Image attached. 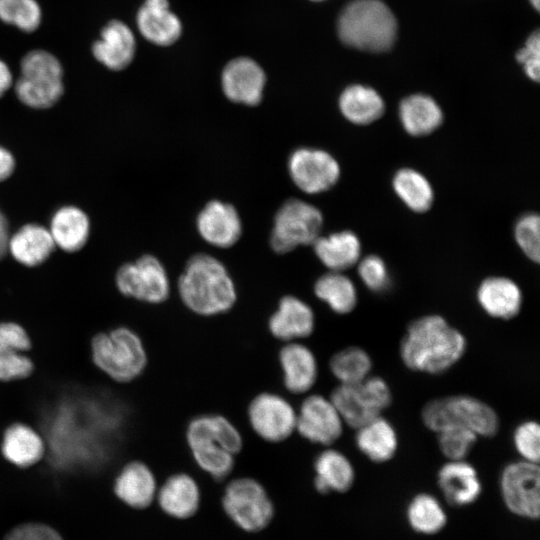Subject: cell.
Returning a JSON list of instances; mask_svg holds the SVG:
<instances>
[{
  "label": "cell",
  "mask_w": 540,
  "mask_h": 540,
  "mask_svg": "<svg viewBox=\"0 0 540 540\" xmlns=\"http://www.w3.org/2000/svg\"><path fill=\"white\" fill-rule=\"evenodd\" d=\"M161 509L172 517L185 519L196 513L200 490L193 477L186 473L169 476L156 494Z\"/></svg>",
  "instance_id": "obj_25"
},
{
  "label": "cell",
  "mask_w": 540,
  "mask_h": 540,
  "mask_svg": "<svg viewBox=\"0 0 540 540\" xmlns=\"http://www.w3.org/2000/svg\"><path fill=\"white\" fill-rule=\"evenodd\" d=\"M540 219L537 214L522 216L515 225V239L524 254L538 263L540 259Z\"/></svg>",
  "instance_id": "obj_41"
},
{
  "label": "cell",
  "mask_w": 540,
  "mask_h": 540,
  "mask_svg": "<svg viewBox=\"0 0 540 540\" xmlns=\"http://www.w3.org/2000/svg\"><path fill=\"white\" fill-rule=\"evenodd\" d=\"M117 500L132 509H145L157 494V482L151 467L141 459L125 462L113 480Z\"/></svg>",
  "instance_id": "obj_15"
},
{
  "label": "cell",
  "mask_w": 540,
  "mask_h": 540,
  "mask_svg": "<svg viewBox=\"0 0 540 540\" xmlns=\"http://www.w3.org/2000/svg\"><path fill=\"white\" fill-rule=\"evenodd\" d=\"M31 339L23 326L14 321L0 322V354L31 349Z\"/></svg>",
  "instance_id": "obj_45"
},
{
  "label": "cell",
  "mask_w": 540,
  "mask_h": 540,
  "mask_svg": "<svg viewBox=\"0 0 540 540\" xmlns=\"http://www.w3.org/2000/svg\"><path fill=\"white\" fill-rule=\"evenodd\" d=\"M266 76L263 69L248 57L231 60L223 69L221 85L225 96L249 106L261 102Z\"/></svg>",
  "instance_id": "obj_16"
},
{
  "label": "cell",
  "mask_w": 540,
  "mask_h": 540,
  "mask_svg": "<svg viewBox=\"0 0 540 540\" xmlns=\"http://www.w3.org/2000/svg\"><path fill=\"white\" fill-rule=\"evenodd\" d=\"M382 97L371 87L351 85L340 95L339 108L343 116L357 125L370 124L384 112Z\"/></svg>",
  "instance_id": "obj_32"
},
{
  "label": "cell",
  "mask_w": 540,
  "mask_h": 540,
  "mask_svg": "<svg viewBox=\"0 0 540 540\" xmlns=\"http://www.w3.org/2000/svg\"><path fill=\"white\" fill-rule=\"evenodd\" d=\"M530 2L536 10H539L540 0H530Z\"/></svg>",
  "instance_id": "obj_51"
},
{
  "label": "cell",
  "mask_w": 540,
  "mask_h": 540,
  "mask_svg": "<svg viewBox=\"0 0 540 540\" xmlns=\"http://www.w3.org/2000/svg\"><path fill=\"white\" fill-rule=\"evenodd\" d=\"M34 370L32 359L25 352L0 354V382H14L28 378Z\"/></svg>",
  "instance_id": "obj_42"
},
{
  "label": "cell",
  "mask_w": 540,
  "mask_h": 540,
  "mask_svg": "<svg viewBox=\"0 0 540 540\" xmlns=\"http://www.w3.org/2000/svg\"><path fill=\"white\" fill-rule=\"evenodd\" d=\"M90 348L93 364L116 383H131L148 369V347L141 335L128 326L95 334Z\"/></svg>",
  "instance_id": "obj_4"
},
{
  "label": "cell",
  "mask_w": 540,
  "mask_h": 540,
  "mask_svg": "<svg viewBox=\"0 0 540 540\" xmlns=\"http://www.w3.org/2000/svg\"><path fill=\"white\" fill-rule=\"evenodd\" d=\"M3 540H64L52 526L43 522L27 521L9 529Z\"/></svg>",
  "instance_id": "obj_44"
},
{
  "label": "cell",
  "mask_w": 540,
  "mask_h": 540,
  "mask_svg": "<svg viewBox=\"0 0 540 540\" xmlns=\"http://www.w3.org/2000/svg\"><path fill=\"white\" fill-rule=\"evenodd\" d=\"M9 238L8 222L4 214L0 211V259L8 251Z\"/></svg>",
  "instance_id": "obj_50"
},
{
  "label": "cell",
  "mask_w": 540,
  "mask_h": 540,
  "mask_svg": "<svg viewBox=\"0 0 540 540\" xmlns=\"http://www.w3.org/2000/svg\"><path fill=\"white\" fill-rule=\"evenodd\" d=\"M136 25L147 41L159 46L173 44L182 32L181 21L170 10L168 0H145L137 12Z\"/></svg>",
  "instance_id": "obj_24"
},
{
  "label": "cell",
  "mask_w": 540,
  "mask_h": 540,
  "mask_svg": "<svg viewBox=\"0 0 540 540\" xmlns=\"http://www.w3.org/2000/svg\"><path fill=\"white\" fill-rule=\"evenodd\" d=\"M15 168L13 155L5 148L0 146V182L11 176Z\"/></svg>",
  "instance_id": "obj_48"
},
{
  "label": "cell",
  "mask_w": 540,
  "mask_h": 540,
  "mask_svg": "<svg viewBox=\"0 0 540 540\" xmlns=\"http://www.w3.org/2000/svg\"><path fill=\"white\" fill-rule=\"evenodd\" d=\"M94 58L113 71L125 69L133 61L136 39L130 27L111 20L101 30L100 37L92 44Z\"/></svg>",
  "instance_id": "obj_20"
},
{
  "label": "cell",
  "mask_w": 540,
  "mask_h": 540,
  "mask_svg": "<svg viewBox=\"0 0 540 540\" xmlns=\"http://www.w3.org/2000/svg\"><path fill=\"white\" fill-rule=\"evenodd\" d=\"M344 422L329 397L307 395L296 417V432L305 440L330 447L342 435Z\"/></svg>",
  "instance_id": "obj_13"
},
{
  "label": "cell",
  "mask_w": 540,
  "mask_h": 540,
  "mask_svg": "<svg viewBox=\"0 0 540 540\" xmlns=\"http://www.w3.org/2000/svg\"><path fill=\"white\" fill-rule=\"evenodd\" d=\"M21 75L15 82L17 98L26 106L46 109L63 95V67L59 59L44 49H34L20 62Z\"/></svg>",
  "instance_id": "obj_7"
},
{
  "label": "cell",
  "mask_w": 540,
  "mask_h": 540,
  "mask_svg": "<svg viewBox=\"0 0 540 540\" xmlns=\"http://www.w3.org/2000/svg\"><path fill=\"white\" fill-rule=\"evenodd\" d=\"M373 362L366 350L358 346L345 347L329 360V370L339 384H357L371 375Z\"/></svg>",
  "instance_id": "obj_35"
},
{
  "label": "cell",
  "mask_w": 540,
  "mask_h": 540,
  "mask_svg": "<svg viewBox=\"0 0 540 540\" xmlns=\"http://www.w3.org/2000/svg\"><path fill=\"white\" fill-rule=\"evenodd\" d=\"M437 434V444L448 460H463L479 438L473 431L459 426L444 428Z\"/></svg>",
  "instance_id": "obj_39"
},
{
  "label": "cell",
  "mask_w": 540,
  "mask_h": 540,
  "mask_svg": "<svg viewBox=\"0 0 540 540\" xmlns=\"http://www.w3.org/2000/svg\"><path fill=\"white\" fill-rule=\"evenodd\" d=\"M365 397L373 409L381 415L392 403V392L388 383L379 376L369 375L359 382Z\"/></svg>",
  "instance_id": "obj_46"
},
{
  "label": "cell",
  "mask_w": 540,
  "mask_h": 540,
  "mask_svg": "<svg viewBox=\"0 0 540 540\" xmlns=\"http://www.w3.org/2000/svg\"><path fill=\"white\" fill-rule=\"evenodd\" d=\"M338 34L347 46L368 51L389 50L397 34V22L381 0H353L341 12Z\"/></svg>",
  "instance_id": "obj_5"
},
{
  "label": "cell",
  "mask_w": 540,
  "mask_h": 540,
  "mask_svg": "<svg viewBox=\"0 0 540 540\" xmlns=\"http://www.w3.org/2000/svg\"><path fill=\"white\" fill-rule=\"evenodd\" d=\"M0 20L32 33L41 24L42 10L37 0H0Z\"/></svg>",
  "instance_id": "obj_38"
},
{
  "label": "cell",
  "mask_w": 540,
  "mask_h": 540,
  "mask_svg": "<svg viewBox=\"0 0 540 540\" xmlns=\"http://www.w3.org/2000/svg\"><path fill=\"white\" fill-rule=\"evenodd\" d=\"M115 288L124 298L145 304H161L169 297L170 282L162 263L152 255L120 266Z\"/></svg>",
  "instance_id": "obj_9"
},
{
  "label": "cell",
  "mask_w": 540,
  "mask_h": 540,
  "mask_svg": "<svg viewBox=\"0 0 540 540\" xmlns=\"http://www.w3.org/2000/svg\"><path fill=\"white\" fill-rule=\"evenodd\" d=\"M315 489L321 494L346 492L355 480V470L349 458L339 450L327 447L314 462Z\"/></svg>",
  "instance_id": "obj_27"
},
{
  "label": "cell",
  "mask_w": 540,
  "mask_h": 540,
  "mask_svg": "<svg viewBox=\"0 0 540 540\" xmlns=\"http://www.w3.org/2000/svg\"><path fill=\"white\" fill-rule=\"evenodd\" d=\"M421 420L435 433L447 427L459 426L473 431L478 437H492L500 427L498 414L492 406L466 394L428 401L421 410Z\"/></svg>",
  "instance_id": "obj_6"
},
{
  "label": "cell",
  "mask_w": 540,
  "mask_h": 540,
  "mask_svg": "<svg viewBox=\"0 0 540 540\" xmlns=\"http://www.w3.org/2000/svg\"><path fill=\"white\" fill-rule=\"evenodd\" d=\"M315 326L316 318L311 306L293 295L282 297L268 320L270 334L283 343L308 338Z\"/></svg>",
  "instance_id": "obj_18"
},
{
  "label": "cell",
  "mask_w": 540,
  "mask_h": 540,
  "mask_svg": "<svg viewBox=\"0 0 540 540\" xmlns=\"http://www.w3.org/2000/svg\"><path fill=\"white\" fill-rule=\"evenodd\" d=\"M518 62L523 64L526 75L533 81H539L540 74V35L533 32L527 39L525 46L516 54Z\"/></svg>",
  "instance_id": "obj_47"
},
{
  "label": "cell",
  "mask_w": 540,
  "mask_h": 540,
  "mask_svg": "<svg viewBox=\"0 0 540 540\" xmlns=\"http://www.w3.org/2000/svg\"><path fill=\"white\" fill-rule=\"evenodd\" d=\"M185 437L195 463L217 480L231 473L235 457L243 448L240 430L230 419L217 413L192 418Z\"/></svg>",
  "instance_id": "obj_3"
},
{
  "label": "cell",
  "mask_w": 540,
  "mask_h": 540,
  "mask_svg": "<svg viewBox=\"0 0 540 540\" xmlns=\"http://www.w3.org/2000/svg\"><path fill=\"white\" fill-rule=\"evenodd\" d=\"M0 451L7 462L25 469L43 460L46 445L36 428L24 422H13L3 432Z\"/></svg>",
  "instance_id": "obj_21"
},
{
  "label": "cell",
  "mask_w": 540,
  "mask_h": 540,
  "mask_svg": "<svg viewBox=\"0 0 540 540\" xmlns=\"http://www.w3.org/2000/svg\"><path fill=\"white\" fill-rule=\"evenodd\" d=\"M13 76L8 65L0 59V98L11 88Z\"/></svg>",
  "instance_id": "obj_49"
},
{
  "label": "cell",
  "mask_w": 540,
  "mask_h": 540,
  "mask_svg": "<svg viewBox=\"0 0 540 540\" xmlns=\"http://www.w3.org/2000/svg\"><path fill=\"white\" fill-rule=\"evenodd\" d=\"M55 247L50 231L37 224L24 225L8 241V251L26 267L44 263Z\"/></svg>",
  "instance_id": "obj_28"
},
{
  "label": "cell",
  "mask_w": 540,
  "mask_h": 540,
  "mask_svg": "<svg viewBox=\"0 0 540 540\" xmlns=\"http://www.w3.org/2000/svg\"><path fill=\"white\" fill-rule=\"evenodd\" d=\"M500 490L507 508L514 514L536 519L540 513V471L538 464L523 460L507 464L500 476Z\"/></svg>",
  "instance_id": "obj_12"
},
{
  "label": "cell",
  "mask_w": 540,
  "mask_h": 540,
  "mask_svg": "<svg viewBox=\"0 0 540 540\" xmlns=\"http://www.w3.org/2000/svg\"><path fill=\"white\" fill-rule=\"evenodd\" d=\"M329 398L344 424L351 428L357 429L380 415L368 402L359 383L339 384L332 390Z\"/></svg>",
  "instance_id": "obj_34"
},
{
  "label": "cell",
  "mask_w": 540,
  "mask_h": 540,
  "mask_svg": "<svg viewBox=\"0 0 540 540\" xmlns=\"http://www.w3.org/2000/svg\"><path fill=\"white\" fill-rule=\"evenodd\" d=\"M476 298L488 316L500 320L516 317L523 304L520 287L512 279L502 276L484 279L478 286Z\"/></svg>",
  "instance_id": "obj_22"
},
{
  "label": "cell",
  "mask_w": 540,
  "mask_h": 540,
  "mask_svg": "<svg viewBox=\"0 0 540 540\" xmlns=\"http://www.w3.org/2000/svg\"><path fill=\"white\" fill-rule=\"evenodd\" d=\"M466 350L465 335L438 314L412 320L399 344L402 363L411 371L430 375L450 370Z\"/></svg>",
  "instance_id": "obj_1"
},
{
  "label": "cell",
  "mask_w": 540,
  "mask_h": 540,
  "mask_svg": "<svg viewBox=\"0 0 540 540\" xmlns=\"http://www.w3.org/2000/svg\"><path fill=\"white\" fill-rule=\"evenodd\" d=\"M179 297L196 315L212 317L230 311L237 300L232 277L218 259L208 254L192 256L177 282Z\"/></svg>",
  "instance_id": "obj_2"
},
{
  "label": "cell",
  "mask_w": 540,
  "mask_h": 540,
  "mask_svg": "<svg viewBox=\"0 0 540 540\" xmlns=\"http://www.w3.org/2000/svg\"><path fill=\"white\" fill-rule=\"evenodd\" d=\"M437 483L446 500L454 506L474 503L482 485L477 470L463 460H448L437 473Z\"/></svg>",
  "instance_id": "obj_23"
},
{
  "label": "cell",
  "mask_w": 540,
  "mask_h": 540,
  "mask_svg": "<svg viewBox=\"0 0 540 540\" xmlns=\"http://www.w3.org/2000/svg\"><path fill=\"white\" fill-rule=\"evenodd\" d=\"M89 229V219L81 209L64 206L54 213L49 231L56 246L75 252L85 245Z\"/></svg>",
  "instance_id": "obj_31"
},
{
  "label": "cell",
  "mask_w": 540,
  "mask_h": 540,
  "mask_svg": "<svg viewBox=\"0 0 540 540\" xmlns=\"http://www.w3.org/2000/svg\"><path fill=\"white\" fill-rule=\"evenodd\" d=\"M196 225L201 237L219 248L234 245L242 232L237 210L231 204L218 200L205 205L197 216Z\"/></svg>",
  "instance_id": "obj_19"
},
{
  "label": "cell",
  "mask_w": 540,
  "mask_h": 540,
  "mask_svg": "<svg viewBox=\"0 0 540 540\" xmlns=\"http://www.w3.org/2000/svg\"><path fill=\"white\" fill-rule=\"evenodd\" d=\"M399 118L408 134L424 136L441 125L443 114L433 98L424 94H414L400 103Z\"/></svg>",
  "instance_id": "obj_30"
},
{
  "label": "cell",
  "mask_w": 540,
  "mask_h": 540,
  "mask_svg": "<svg viewBox=\"0 0 540 540\" xmlns=\"http://www.w3.org/2000/svg\"><path fill=\"white\" fill-rule=\"evenodd\" d=\"M315 296L331 311L339 315L351 313L358 303V294L352 280L338 271H330L314 284Z\"/></svg>",
  "instance_id": "obj_33"
},
{
  "label": "cell",
  "mask_w": 540,
  "mask_h": 540,
  "mask_svg": "<svg viewBox=\"0 0 540 540\" xmlns=\"http://www.w3.org/2000/svg\"><path fill=\"white\" fill-rule=\"evenodd\" d=\"M395 193L411 210L427 211L433 202V189L424 175L411 169H400L392 182Z\"/></svg>",
  "instance_id": "obj_36"
},
{
  "label": "cell",
  "mask_w": 540,
  "mask_h": 540,
  "mask_svg": "<svg viewBox=\"0 0 540 540\" xmlns=\"http://www.w3.org/2000/svg\"><path fill=\"white\" fill-rule=\"evenodd\" d=\"M407 519L418 533L431 535L442 530L447 517L440 502L428 493L416 495L407 507Z\"/></svg>",
  "instance_id": "obj_37"
},
{
  "label": "cell",
  "mask_w": 540,
  "mask_h": 540,
  "mask_svg": "<svg viewBox=\"0 0 540 540\" xmlns=\"http://www.w3.org/2000/svg\"><path fill=\"white\" fill-rule=\"evenodd\" d=\"M358 274L363 284L373 292H382L389 286L386 264L376 255H369L359 263Z\"/></svg>",
  "instance_id": "obj_43"
},
{
  "label": "cell",
  "mask_w": 540,
  "mask_h": 540,
  "mask_svg": "<svg viewBox=\"0 0 540 540\" xmlns=\"http://www.w3.org/2000/svg\"><path fill=\"white\" fill-rule=\"evenodd\" d=\"M512 442L521 460L538 464L540 458V426L534 420H526L513 431Z\"/></svg>",
  "instance_id": "obj_40"
},
{
  "label": "cell",
  "mask_w": 540,
  "mask_h": 540,
  "mask_svg": "<svg viewBox=\"0 0 540 540\" xmlns=\"http://www.w3.org/2000/svg\"><path fill=\"white\" fill-rule=\"evenodd\" d=\"M222 503L234 523L249 532L265 528L274 513L265 488L257 480L248 477L232 480L225 488Z\"/></svg>",
  "instance_id": "obj_10"
},
{
  "label": "cell",
  "mask_w": 540,
  "mask_h": 540,
  "mask_svg": "<svg viewBox=\"0 0 540 540\" xmlns=\"http://www.w3.org/2000/svg\"><path fill=\"white\" fill-rule=\"evenodd\" d=\"M323 216L319 209L299 199H289L278 209L270 236L277 253H287L297 246L313 244L320 236Z\"/></svg>",
  "instance_id": "obj_8"
},
{
  "label": "cell",
  "mask_w": 540,
  "mask_h": 540,
  "mask_svg": "<svg viewBox=\"0 0 540 540\" xmlns=\"http://www.w3.org/2000/svg\"><path fill=\"white\" fill-rule=\"evenodd\" d=\"M312 1H324V0H312Z\"/></svg>",
  "instance_id": "obj_52"
},
{
  "label": "cell",
  "mask_w": 540,
  "mask_h": 540,
  "mask_svg": "<svg viewBox=\"0 0 540 540\" xmlns=\"http://www.w3.org/2000/svg\"><path fill=\"white\" fill-rule=\"evenodd\" d=\"M297 410L282 395L261 392L247 407V418L253 432L268 443H280L296 432Z\"/></svg>",
  "instance_id": "obj_11"
},
{
  "label": "cell",
  "mask_w": 540,
  "mask_h": 540,
  "mask_svg": "<svg viewBox=\"0 0 540 540\" xmlns=\"http://www.w3.org/2000/svg\"><path fill=\"white\" fill-rule=\"evenodd\" d=\"M355 430V444L358 450L370 461L384 463L395 456L398 449L396 429L381 415Z\"/></svg>",
  "instance_id": "obj_26"
},
{
  "label": "cell",
  "mask_w": 540,
  "mask_h": 540,
  "mask_svg": "<svg viewBox=\"0 0 540 540\" xmlns=\"http://www.w3.org/2000/svg\"><path fill=\"white\" fill-rule=\"evenodd\" d=\"M278 361L286 390L294 395L307 394L315 386L319 365L314 352L301 341L286 342Z\"/></svg>",
  "instance_id": "obj_17"
},
{
  "label": "cell",
  "mask_w": 540,
  "mask_h": 540,
  "mask_svg": "<svg viewBox=\"0 0 540 540\" xmlns=\"http://www.w3.org/2000/svg\"><path fill=\"white\" fill-rule=\"evenodd\" d=\"M288 171L294 184L308 194L330 189L340 177V166L331 154L308 147L292 152Z\"/></svg>",
  "instance_id": "obj_14"
},
{
  "label": "cell",
  "mask_w": 540,
  "mask_h": 540,
  "mask_svg": "<svg viewBox=\"0 0 540 540\" xmlns=\"http://www.w3.org/2000/svg\"><path fill=\"white\" fill-rule=\"evenodd\" d=\"M316 256L330 271L341 272L359 260L361 245L351 231L319 236L313 243Z\"/></svg>",
  "instance_id": "obj_29"
}]
</instances>
